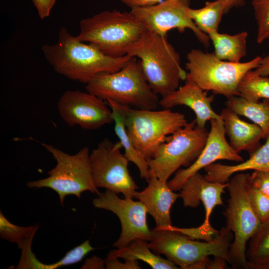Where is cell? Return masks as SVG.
I'll return each mask as SVG.
<instances>
[{
	"mask_svg": "<svg viewBox=\"0 0 269 269\" xmlns=\"http://www.w3.org/2000/svg\"><path fill=\"white\" fill-rule=\"evenodd\" d=\"M204 170L207 180L221 183L228 182L233 174L243 171H269V134L265 143L250 155L246 161L233 165L213 163Z\"/></svg>",
	"mask_w": 269,
	"mask_h": 269,
	"instance_id": "20",
	"label": "cell"
},
{
	"mask_svg": "<svg viewBox=\"0 0 269 269\" xmlns=\"http://www.w3.org/2000/svg\"><path fill=\"white\" fill-rule=\"evenodd\" d=\"M246 259L249 269H269V218L250 239Z\"/></svg>",
	"mask_w": 269,
	"mask_h": 269,
	"instance_id": "25",
	"label": "cell"
},
{
	"mask_svg": "<svg viewBox=\"0 0 269 269\" xmlns=\"http://www.w3.org/2000/svg\"><path fill=\"white\" fill-rule=\"evenodd\" d=\"M118 258H107L105 260L107 269H140L138 260H124L121 262Z\"/></svg>",
	"mask_w": 269,
	"mask_h": 269,
	"instance_id": "33",
	"label": "cell"
},
{
	"mask_svg": "<svg viewBox=\"0 0 269 269\" xmlns=\"http://www.w3.org/2000/svg\"><path fill=\"white\" fill-rule=\"evenodd\" d=\"M190 4L191 0H164L151 6L132 8L130 12L149 32L166 36L167 32L173 29L180 33L188 29L207 47L210 42L208 35L197 27L187 14Z\"/></svg>",
	"mask_w": 269,
	"mask_h": 269,
	"instance_id": "12",
	"label": "cell"
},
{
	"mask_svg": "<svg viewBox=\"0 0 269 269\" xmlns=\"http://www.w3.org/2000/svg\"><path fill=\"white\" fill-rule=\"evenodd\" d=\"M249 200L256 215L261 223L269 218V197L251 186L248 182Z\"/></svg>",
	"mask_w": 269,
	"mask_h": 269,
	"instance_id": "30",
	"label": "cell"
},
{
	"mask_svg": "<svg viewBox=\"0 0 269 269\" xmlns=\"http://www.w3.org/2000/svg\"><path fill=\"white\" fill-rule=\"evenodd\" d=\"M248 182L269 197V171H254L249 175Z\"/></svg>",
	"mask_w": 269,
	"mask_h": 269,
	"instance_id": "32",
	"label": "cell"
},
{
	"mask_svg": "<svg viewBox=\"0 0 269 269\" xmlns=\"http://www.w3.org/2000/svg\"><path fill=\"white\" fill-rule=\"evenodd\" d=\"M207 35L213 43L214 54L219 59L239 63L246 55L247 32L229 35L214 30L209 32Z\"/></svg>",
	"mask_w": 269,
	"mask_h": 269,
	"instance_id": "23",
	"label": "cell"
},
{
	"mask_svg": "<svg viewBox=\"0 0 269 269\" xmlns=\"http://www.w3.org/2000/svg\"><path fill=\"white\" fill-rule=\"evenodd\" d=\"M227 261L221 257H214V259H210L207 269H221L225 268Z\"/></svg>",
	"mask_w": 269,
	"mask_h": 269,
	"instance_id": "38",
	"label": "cell"
},
{
	"mask_svg": "<svg viewBox=\"0 0 269 269\" xmlns=\"http://www.w3.org/2000/svg\"><path fill=\"white\" fill-rule=\"evenodd\" d=\"M120 141L112 142L105 138L90 153V162L94 183L124 198H134L138 186L131 177L129 161L122 154Z\"/></svg>",
	"mask_w": 269,
	"mask_h": 269,
	"instance_id": "11",
	"label": "cell"
},
{
	"mask_svg": "<svg viewBox=\"0 0 269 269\" xmlns=\"http://www.w3.org/2000/svg\"><path fill=\"white\" fill-rule=\"evenodd\" d=\"M148 185L141 191H136L134 198L140 201L146 206L148 213L153 218L158 228L172 225L171 209L179 193L172 190L167 182L159 179L150 170V175L146 181Z\"/></svg>",
	"mask_w": 269,
	"mask_h": 269,
	"instance_id": "18",
	"label": "cell"
},
{
	"mask_svg": "<svg viewBox=\"0 0 269 269\" xmlns=\"http://www.w3.org/2000/svg\"><path fill=\"white\" fill-rule=\"evenodd\" d=\"M238 89L239 96L247 100H269V78L251 70L241 79Z\"/></svg>",
	"mask_w": 269,
	"mask_h": 269,
	"instance_id": "27",
	"label": "cell"
},
{
	"mask_svg": "<svg viewBox=\"0 0 269 269\" xmlns=\"http://www.w3.org/2000/svg\"><path fill=\"white\" fill-rule=\"evenodd\" d=\"M255 71L260 75L267 76L269 75V54L261 58L259 65Z\"/></svg>",
	"mask_w": 269,
	"mask_h": 269,
	"instance_id": "37",
	"label": "cell"
},
{
	"mask_svg": "<svg viewBox=\"0 0 269 269\" xmlns=\"http://www.w3.org/2000/svg\"><path fill=\"white\" fill-rule=\"evenodd\" d=\"M127 55L138 57L143 74L152 90L164 96L179 87L187 72L182 67L179 53L167 36L147 32L128 49Z\"/></svg>",
	"mask_w": 269,
	"mask_h": 269,
	"instance_id": "3",
	"label": "cell"
},
{
	"mask_svg": "<svg viewBox=\"0 0 269 269\" xmlns=\"http://www.w3.org/2000/svg\"><path fill=\"white\" fill-rule=\"evenodd\" d=\"M57 108L61 119L70 127L92 130L113 122L106 101L87 91H65L59 99Z\"/></svg>",
	"mask_w": 269,
	"mask_h": 269,
	"instance_id": "15",
	"label": "cell"
},
{
	"mask_svg": "<svg viewBox=\"0 0 269 269\" xmlns=\"http://www.w3.org/2000/svg\"><path fill=\"white\" fill-rule=\"evenodd\" d=\"M92 204L95 208L111 211L118 217L121 232L113 244L114 247L122 248L137 239L150 241L151 230L147 224L148 211L140 201H134L133 198L122 199L117 194L106 190L93 199Z\"/></svg>",
	"mask_w": 269,
	"mask_h": 269,
	"instance_id": "14",
	"label": "cell"
},
{
	"mask_svg": "<svg viewBox=\"0 0 269 269\" xmlns=\"http://www.w3.org/2000/svg\"><path fill=\"white\" fill-rule=\"evenodd\" d=\"M81 269H105V260L94 256L87 258Z\"/></svg>",
	"mask_w": 269,
	"mask_h": 269,
	"instance_id": "36",
	"label": "cell"
},
{
	"mask_svg": "<svg viewBox=\"0 0 269 269\" xmlns=\"http://www.w3.org/2000/svg\"><path fill=\"white\" fill-rule=\"evenodd\" d=\"M233 234L223 227L212 240L200 242L173 229L151 230L148 245L155 253L164 255L179 269H207L209 256L221 257L229 262V250Z\"/></svg>",
	"mask_w": 269,
	"mask_h": 269,
	"instance_id": "2",
	"label": "cell"
},
{
	"mask_svg": "<svg viewBox=\"0 0 269 269\" xmlns=\"http://www.w3.org/2000/svg\"><path fill=\"white\" fill-rule=\"evenodd\" d=\"M261 58L257 56L247 62L233 63L220 60L214 53L192 49L187 55L186 79L204 91L227 98L239 96L240 81L248 72L258 67Z\"/></svg>",
	"mask_w": 269,
	"mask_h": 269,
	"instance_id": "6",
	"label": "cell"
},
{
	"mask_svg": "<svg viewBox=\"0 0 269 269\" xmlns=\"http://www.w3.org/2000/svg\"><path fill=\"white\" fill-rule=\"evenodd\" d=\"M225 3L227 13L230 9L234 7L242 6L244 5L245 0H222Z\"/></svg>",
	"mask_w": 269,
	"mask_h": 269,
	"instance_id": "39",
	"label": "cell"
},
{
	"mask_svg": "<svg viewBox=\"0 0 269 269\" xmlns=\"http://www.w3.org/2000/svg\"><path fill=\"white\" fill-rule=\"evenodd\" d=\"M210 122L211 127L207 140L198 158L189 166L179 169L167 182L172 190H180L191 176L216 161L225 160L237 162L243 161V158L227 142L222 119H212Z\"/></svg>",
	"mask_w": 269,
	"mask_h": 269,
	"instance_id": "16",
	"label": "cell"
},
{
	"mask_svg": "<svg viewBox=\"0 0 269 269\" xmlns=\"http://www.w3.org/2000/svg\"><path fill=\"white\" fill-rule=\"evenodd\" d=\"M37 226L22 227L9 221L0 212V235L1 238L11 243H16L20 246L26 241L33 238Z\"/></svg>",
	"mask_w": 269,
	"mask_h": 269,
	"instance_id": "28",
	"label": "cell"
},
{
	"mask_svg": "<svg viewBox=\"0 0 269 269\" xmlns=\"http://www.w3.org/2000/svg\"><path fill=\"white\" fill-rule=\"evenodd\" d=\"M226 105L238 115L248 118L259 126L267 138L269 134V100L254 102L235 96L227 98Z\"/></svg>",
	"mask_w": 269,
	"mask_h": 269,
	"instance_id": "24",
	"label": "cell"
},
{
	"mask_svg": "<svg viewBox=\"0 0 269 269\" xmlns=\"http://www.w3.org/2000/svg\"><path fill=\"white\" fill-rule=\"evenodd\" d=\"M225 10L224 2L222 0H216L206 2L205 6L201 8L189 7L187 12L197 27L207 34L210 31L218 30Z\"/></svg>",
	"mask_w": 269,
	"mask_h": 269,
	"instance_id": "26",
	"label": "cell"
},
{
	"mask_svg": "<svg viewBox=\"0 0 269 269\" xmlns=\"http://www.w3.org/2000/svg\"><path fill=\"white\" fill-rule=\"evenodd\" d=\"M106 102L112 111L114 131L119 141L124 149L125 156L129 161L137 166L141 177L147 181L150 175L147 161L137 151L128 135L124 123L122 106L110 100Z\"/></svg>",
	"mask_w": 269,
	"mask_h": 269,
	"instance_id": "22",
	"label": "cell"
},
{
	"mask_svg": "<svg viewBox=\"0 0 269 269\" xmlns=\"http://www.w3.org/2000/svg\"><path fill=\"white\" fill-rule=\"evenodd\" d=\"M76 37L113 57L127 55L129 48L148 31L130 12L104 11L82 20Z\"/></svg>",
	"mask_w": 269,
	"mask_h": 269,
	"instance_id": "4",
	"label": "cell"
},
{
	"mask_svg": "<svg viewBox=\"0 0 269 269\" xmlns=\"http://www.w3.org/2000/svg\"><path fill=\"white\" fill-rule=\"evenodd\" d=\"M220 115L229 144L236 152L245 151L251 155L260 147L259 142L265 136L259 126L241 119L237 114L227 107Z\"/></svg>",
	"mask_w": 269,
	"mask_h": 269,
	"instance_id": "19",
	"label": "cell"
},
{
	"mask_svg": "<svg viewBox=\"0 0 269 269\" xmlns=\"http://www.w3.org/2000/svg\"><path fill=\"white\" fill-rule=\"evenodd\" d=\"M42 50L56 72L86 84L99 74L118 71L132 58L128 55L108 56L92 44L80 41L63 27L57 42L43 45Z\"/></svg>",
	"mask_w": 269,
	"mask_h": 269,
	"instance_id": "1",
	"label": "cell"
},
{
	"mask_svg": "<svg viewBox=\"0 0 269 269\" xmlns=\"http://www.w3.org/2000/svg\"><path fill=\"white\" fill-rule=\"evenodd\" d=\"M257 25V42L269 38V0H253L252 2Z\"/></svg>",
	"mask_w": 269,
	"mask_h": 269,
	"instance_id": "29",
	"label": "cell"
},
{
	"mask_svg": "<svg viewBox=\"0 0 269 269\" xmlns=\"http://www.w3.org/2000/svg\"><path fill=\"white\" fill-rule=\"evenodd\" d=\"M121 2L131 9L136 7H145L160 3L164 0H120Z\"/></svg>",
	"mask_w": 269,
	"mask_h": 269,
	"instance_id": "35",
	"label": "cell"
},
{
	"mask_svg": "<svg viewBox=\"0 0 269 269\" xmlns=\"http://www.w3.org/2000/svg\"><path fill=\"white\" fill-rule=\"evenodd\" d=\"M213 100V95L208 96L207 91L194 82L186 79L182 86L162 96L159 100V106L170 109L178 105H185L195 113L197 126L204 128L207 121L221 119L220 115L212 108Z\"/></svg>",
	"mask_w": 269,
	"mask_h": 269,
	"instance_id": "17",
	"label": "cell"
},
{
	"mask_svg": "<svg viewBox=\"0 0 269 269\" xmlns=\"http://www.w3.org/2000/svg\"><path fill=\"white\" fill-rule=\"evenodd\" d=\"M57 0H32L39 18L43 20L48 17Z\"/></svg>",
	"mask_w": 269,
	"mask_h": 269,
	"instance_id": "34",
	"label": "cell"
},
{
	"mask_svg": "<svg viewBox=\"0 0 269 269\" xmlns=\"http://www.w3.org/2000/svg\"><path fill=\"white\" fill-rule=\"evenodd\" d=\"M227 185L228 182L209 181L199 172L191 176L180 190L179 196L185 207L196 208L202 202L205 209V219L199 227L190 228L176 227L175 230L192 239L205 241L213 240L219 231L211 226L210 218L214 209L217 206L223 205L222 195Z\"/></svg>",
	"mask_w": 269,
	"mask_h": 269,
	"instance_id": "13",
	"label": "cell"
},
{
	"mask_svg": "<svg viewBox=\"0 0 269 269\" xmlns=\"http://www.w3.org/2000/svg\"><path fill=\"white\" fill-rule=\"evenodd\" d=\"M209 132L197 126L195 119L167 136L147 161L149 169L167 182L182 167H187L198 158L206 143Z\"/></svg>",
	"mask_w": 269,
	"mask_h": 269,
	"instance_id": "10",
	"label": "cell"
},
{
	"mask_svg": "<svg viewBox=\"0 0 269 269\" xmlns=\"http://www.w3.org/2000/svg\"><path fill=\"white\" fill-rule=\"evenodd\" d=\"M249 173H236L228 182L229 198L223 213L226 227L233 234L229 250V262L234 269H249L246 259L248 241L261 222L250 203L247 186Z\"/></svg>",
	"mask_w": 269,
	"mask_h": 269,
	"instance_id": "7",
	"label": "cell"
},
{
	"mask_svg": "<svg viewBox=\"0 0 269 269\" xmlns=\"http://www.w3.org/2000/svg\"><path fill=\"white\" fill-rule=\"evenodd\" d=\"M148 241L137 239L127 245L109 252L107 258H122L124 260H141L153 269H177L173 262L155 254L150 248Z\"/></svg>",
	"mask_w": 269,
	"mask_h": 269,
	"instance_id": "21",
	"label": "cell"
},
{
	"mask_svg": "<svg viewBox=\"0 0 269 269\" xmlns=\"http://www.w3.org/2000/svg\"><path fill=\"white\" fill-rule=\"evenodd\" d=\"M42 145L51 154L56 164L48 171L47 177L27 182L28 187L52 189L59 195L62 205L65 197L70 195L80 198L86 191L100 194L93 180L87 147L71 155L51 144L43 143Z\"/></svg>",
	"mask_w": 269,
	"mask_h": 269,
	"instance_id": "8",
	"label": "cell"
},
{
	"mask_svg": "<svg viewBox=\"0 0 269 269\" xmlns=\"http://www.w3.org/2000/svg\"><path fill=\"white\" fill-rule=\"evenodd\" d=\"M85 89L105 101L133 108L156 110L159 106L158 95L147 83L135 57H132L118 71L96 75L86 84Z\"/></svg>",
	"mask_w": 269,
	"mask_h": 269,
	"instance_id": "5",
	"label": "cell"
},
{
	"mask_svg": "<svg viewBox=\"0 0 269 269\" xmlns=\"http://www.w3.org/2000/svg\"><path fill=\"white\" fill-rule=\"evenodd\" d=\"M89 240L69 251L58 262L53 263L55 269L61 266L74 264L80 262L88 253L94 250Z\"/></svg>",
	"mask_w": 269,
	"mask_h": 269,
	"instance_id": "31",
	"label": "cell"
},
{
	"mask_svg": "<svg viewBox=\"0 0 269 269\" xmlns=\"http://www.w3.org/2000/svg\"><path fill=\"white\" fill-rule=\"evenodd\" d=\"M122 106L127 132L133 145L146 160L171 134L188 123L185 115L170 109L145 110Z\"/></svg>",
	"mask_w": 269,
	"mask_h": 269,
	"instance_id": "9",
	"label": "cell"
}]
</instances>
